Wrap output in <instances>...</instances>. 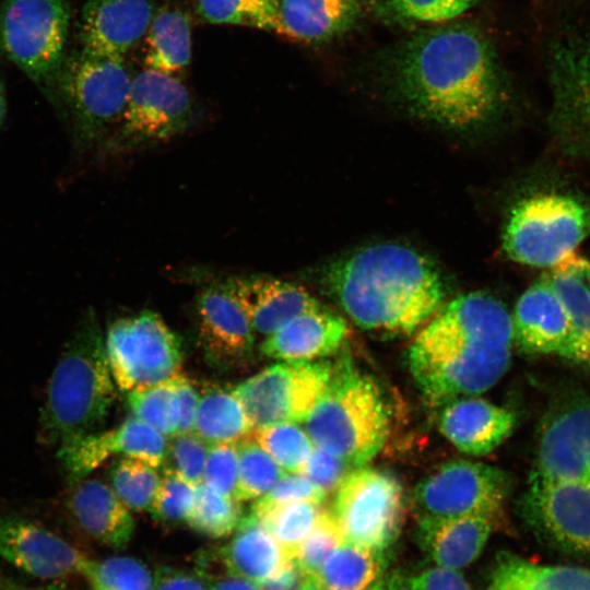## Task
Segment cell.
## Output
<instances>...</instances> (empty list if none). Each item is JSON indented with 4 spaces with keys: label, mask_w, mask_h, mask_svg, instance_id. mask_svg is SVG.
<instances>
[{
    "label": "cell",
    "mask_w": 590,
    "mask_h": 590,
    "mask_svg": "<svg viewBox=\"0 0 590 590\" xmlns=\"http://www.w3.org/2000/svg\"><path fill=\"white\" fill-rule=\"evenodd\" d=\"M511 314L491 295H461L435 314L409 349L411 374L434 404L482 393L507 371Z\"/></svg>",
    "instance_id": "obj_1"
},
{
    "label": "cell",
    "mask_w": 590,
    "mask_h": 590,
    "mask_svg": "<svg viewBox=\"0 0 590 590\" xmlns=\"http://www.w3.org/2000/svg\"><path fill=\"white\" fill-rule=\"evenodd\" d=\"M399 87L421 116L452 128L488 119L502 98L493 45L476 28L451 25L406 43L397 63Z\"/></svg>",
    "instance_id": "obj_2"
},
{
    "label": "cell",
    "mask_w": 590,
    "mask_h": 590,
    "mask_svg": "<svg viewBox=\"0 0 590 590\" xmlns=\"http://www.w3.org/2000/svg\"><path fill=\"white\" fill-rule=\"evenodd\" d=\"M327 288L364 329L411 333L440 308L445 286L436 267L412 248L378 244L331 264Z\"/></svg>",
    "instance_id": "obj_3"
},
{
    "label": "cell",
    "mask_w": 590,
    "mask_h": 590,
    "mask_svg": "<svg viewBox=\"0 0 590 590\" xmlns=\"http://www.w3.org/2000/svg\"><path fill=\"white\" fill-rule=\"evenodd\" d=\"M105 343L87 311L55 366L40 413V438L58 448L96 433L116 398Z\"/></svg>",
    "instance_id": "obj_4"
},
{
    "label": "cell",
    "mask_w": 590,
    "mask_h": 590,
    "mask_svg": "<svg viewBox=\"0 0 590 590\" xmlns=\"http://www.w3.org/2000/svg\"><path fill=\"white\" fill-rule=\"evenodd\" d=\"M545 17L551 125L560 148L590 164V0H546Z\"/></svg>",
    "instance_id": "obj_5"
},
{
    "label": "cell",
    "mask_w": 590,
    "mask_h": 590,
    "mask_svg": "<svg viewBox=\"0 0 590 590\" xmlns=\"http://www.w3.org/2000/svg\"><path fill=\"white\" fill-rule=\"evenodd\" d=\"M312 444L352 469L381 450L389 433L384 396L374 379L350 367L330 384L304 422Z\"/></svg>",
    "instance_id": "obj_6"
},
{
    "label": "cell",
    "mask_w": 590,
    "mask_h": 590,
    "mask_svg": "<svg viewBox=\"0 0 590 590\" xmlns=\"http://www.w3.org/2000/svg\"><path fill=\"white\" fill-rule=\"evenodd\" d=\"M132 78L123 58L84 49L64 58L54 86L69 113L78 149L96 145L118 126Z\"/></svg>",
    "instance_id": "obj_7"
},
{
    "label": "cell",
    "mask_w": 590,
    "mask_h": 590,
    "mask_svg": "<svg viewBox=\"0 0 590 590\" xmlns=\"http://www.w3.org/2000/svg\"><path fill=\"white\" fill-rule=\"evenodd\" d=\"M590 235V203L565 192H541L518 202L503 234L514 261L553 268Z\"/></svg>",
    "instance_id": "obj_8"
},
{
    "label": "cell",
    "mask_w": 590,
    "mask_h": 590,
    "mask_svg": "<svg viewBox=\"0 0 590 590\" xmlns=\"http://www.w3.org/2000/svg\"><path fill=\"white\" fill-rule=\"evenodd\" d=\"M70 0H3L0 49L40 86H54L66 58Z\"/></svg>",
    "instance_id": "obj_9"
},
{
    "label": "cell",
    "mask_w": 590,
    "mask_h": 590,
    "mask_svg": "<svg viewBox=\"0 0 590 590\" xmlns=\"http://www.w3.org/2000/svg\"><path fill=\"white\" fill-rule=\"evenodd\" d=\"M109 369L121 391L145 388L180 374L181 343L155 311L115 320L104 339Z\"/></svg>",
    "instance_id": "obj_10"
},
{
    "label": "cell",
    "mask_w": 590,
    "mask_h": 590,
    "mask_svg": "<svg viewBox=\"0 0 590 590\" xmlns=\"http://www.w3.org/2000/svg\"><path fill=\"white\" fill-rule=\"evenodd\" d=\"M403 511L401 483L388 472L364 465L345 475L331 514L344 541L386 551L399 535Z\"/></svg>",
    "instance_id": "obj_11"
},
{
    "label": "cell",
    "mask_w": 590,
    "mask_h": 590,
    "mask_svg": "<svg viewBox=\"0 0 590 590\" xmlns=\"http://www.w3.org/2000/svg\"><path fill=\"white\" fill-rule=\"evenodd\" d=\"M333 367L327 362L272 364L232 389L253 429L303 423L328 388Z\"/></svg>",
    "instance_id": "obj_12"
},
{
    "label": "cell",
    "mask_w": 590,
    "mask_h": 590,
    "mask_svg": "<svg viewBox=\"0 0 590 590\" xmlns=\"http://www.w3.org/2000/svg\"><path fill=\"white\" fill-rule=\"evenodd\" d=\"M191 119L185 84L176 75L145 69L132 78L115 143L131 149L166 141L182 133Z\"/></svg>",
    "instance_id": "obj_13"
},
{
    "label": "cell",
    "mask_w": 590,
    "mask_h": 590,
    "mask_svg": "<svg viewBox=\"0 0 590 590\" xmlns=\"http://www.w3.org/2000/svg\"><path fill=\"white\" fill-rule=\"evenodd\" d=\"M510 489L499 469L469 460H453L423 479L413 492L418 517L483 514L498 517Z\"/></svg>",
    "instance_id": "obj_14"
},
{
    "label": "cell",
    "mask_w": 590,
    "mask_h": 590,
    "mask_svg": "<svg viewBox=\"0 0 590 590\" xmlns=\"http://www.w3.org/2000/svg\"><path fill=\"white\" fill-rule=\"evenodd\" d=\"M527 522L560 551L590 557V488L530 475L522 499Z\"/></svg>",
    "instance_id": "obj_15"
},
{
    "label": "cell",
    "mask_w": 590,
    "mask_h": 590,
    "mask_svg": "<svg viewBox=\"0 0 590 590\" xmlns=\"http://www.w3.org/2000/svg\"><path fill=\"white\" fill-rule=\"evenodd\" d=\"M532 475L590 488V400L563 402L544 418Z\"/></svg>",
    "instance_id": "obj_16"
},
{
    "label": "cell",
    "mask_w": 590,
    "mask_h": 590,
    "mask_svg": "<svg viewBox=\"0 0 590 590\" xmlns=\"http://www.w3.org/2000/svg\"><path fill=\"white\" fill-rule=\"evenodd\" d=\"M0 556L38 578L84 576L92 559L42 524L21 516H0Z\"/></svg>",
    "instance_id": "obj_17"
},
{
    "label": "cell",
    "mask_w": 590,
    "mask_h": 590,
    "mask_svg": "<svg viewBox=\"0 0 590 590\" xmlns=\"http://www.w3.org/2000/svg\"><path fill=\"white\" fill-rule=\"evenodd\" d=\"M165 436L134 415L118 427L96 432L58 448L70 486L84 480L113 455H122L158 468L164 464Z\"/></svg>",
    "instance_id": "obj_18"
},
{
    "label": "cell",
    "mask_w": 590,
    "mask_h": 590,
    "mask_svg": "<svg viewBox=\"0 0 590 590\" xmlns=\"http://www.w3.org/2000/svg\"><path fill=\"white\" fill-rule=\"evenodd\" d=\"M199 342L205 358L219 367H237L252 356L255 331L226 290L212 285L196 300Z\"/></svg>",
    "instance_id": "obj_19"
},
{
    "label": "cell",
    "mask_w": 590,
    "mask_h": 590,
    "mask_svg": "<svg viewBox=\"0 0 590 590\" xmlns=\"http://www.w3.org/2000/svg\"><path fill=\"white\" fill-rule=\"evenodd\" d=\"M154 12V0H85L80 24L82 49L123 58L144 37Z\"/></svg>",
    "instance_id": "obj_20"
},
{
    "label": "cell",
    "mask_w": 590,
    "mask_h": 590,
    "mask_svg": "<svg viewBox=\"0 0 590 590\" xmlns=\"http://www.w3.org/2000/svg\"><path fill=\"white\" fill-rule=\"evenodd\" d=\"M253 331L272 334L294 317L321 304L303 286L264 275L235 276L222 283Z\"/></svg>",
    "instance_id": "obj_21"
},
{
    "label": "cell",
    "mask_w": 590,
    "mask_h": 590,
    "mask_svg": "<svg viewBox=\"0 0 590 590\" xmlns=\"http://www.w3.org/2000/svg\"><path fill=\"white\" fill-rule=\"evenodd\" d=\"M511 318L514 341L521 350L570 361L568 319L546 276L521 294Z\"/></svg>",
    "instance_id": "obj_22"
},
{
    "label": "cell",
    "mask_w": 590,
    "mask_h": 590,
    "mask_svg": "<svg viewBox=\"0 0 590 590\" xmlns=\"http://www.w3.org/2000/svg\"><path fill=\"white\" fill-rule=\"evenodd\" d=\"M515 423L510 410L474 397L447 402L439 416L441 434L458 450L472 456L496 449L511 434Z\"/></svg>",
    "instance_id": "obj_23"
},
{
    "label": "cell",
    "mask_w": 590,
    "mask_h": 590,
    "mask_svg": "<svg viewBox=\"0 0 590 590\" xmlns=\"http://www.w3.org/2000/svg\"><path fill=\"white\" fill-rule=\"evenodd\" d=\"M496 520V517L483 514L418 517L417 541L437 566L459 570L480 556Z\"/></svg>",
    "instance_id": "obj_24"
},
{
    "label": "cell",
    "mask_w": 590,
    "mask_h": 590,
    "mask_svg": "<svg viewBox=\"0 0 590 590\" xmlns=\"http://www.w3.org/2000/svg\"><path fill=\"white\" fill-rule=\"evenodd\" d=\"M347 332L346 321L321 305L294 317L268 335L260 350L275 359L310 362L337 351Z\"/></svg>",
    "instance_id": "obj_25"
},
{
    "label": "cell",
    "mask_w": 590,
    "mask_h": 590,
    "mask_svg": "<svg viewBox=\"0 0 590 590\" xmlns=\"http://www.w3.org/2000/svg\"><path fill=\"white\" fill-rule=\"evenodd\" d=\"M67 507L79 528L91 539L114 548L125 547L134 531L130 509L111 487L99 480L72 485Z\"/></svg>",
    "instance_id": "obj_26"
},
{
    "label": "cell",
    "mask_w": 590,
    "mask_h": 590,
    "mask_svg": "<svg viewBox=\"0 0 590 590\" xmlns=\"http://www.w3.org/2000/svg\"><path fill=\"white\" fill-rule=\"evenodd\" d=\"M590 261L575 252L546 276L558 296L570 330V361L590 374V291L586 281Z\"/></svg>",
    "instance_id": "obj_27"
},
{
    "label": "cell",
    "mask_w": 590,
    "mask_h": 590,
    "mask_svg": "<svg viewBox=\"0 0 590 590\" xmlns=\"http://www.w3.org/2000/svg\"><path fill=\"white\" fill-rule=\"evenodd\" d=\"M220 556L226 573L256 583L292 560L252 512L241 517Z\"/></svg>",
    "instance_id": "obj_28"
},
{
    "label": "cell",
    "mask_w": 590,
    "mask_h": 590,
    "mask_svg": "<svg viewBox=\"0 0 590 590\" xmlns=\"http://www.w3.org/2000/svg\"><path fill=\"white\" fill-rule=\"evenodd\" d=\"M357 12V0H279V34L304 43L328 40L347 30Z\"/></svg>",
    "instance_id": "obj_29"
},
{
    "label": "cell",
    "mask_w": 590,
    "mask_h": 590,
    "mask_svg": "<svg viewBox=\"0 0 590 590\" xmlns=\"http://www.w3.org/2000/svg\"><path fill=\"white\" fill-rule=\"evenodd\" d=\"M487 590H590V569L542 565L503 554L491 573Z\"/></svg>",
    "instance_id": "obj_30"
},
{
    "label": "cell",
    "mask_w": 590,
    "mask_h": 590,
    "mask_svg": "<svg viewBox=\"0 0 590 590\" xmlns=\"http://www.w3.org/2000/svg\"><path fill=\"white\" fill-rule=\"evenodd\" d=\"M143 38L145 69L176 75L189 64L191 23L182 10L164 7L154 12Z\"/></svg>",
    "instance_id": "obj_31"
},
{
    "label": "cell",
    "mask_w": 590,
    "mask_h": 590,
    "mask_svg": "<svg viewBox=\"0 0 590 590\" xmlns=\"http://www.w3.org/2000/svg\"><path fill=\"white\" fill-rule=\"evenodd\" d=\"M385 551L343 541L316 577L326 590H365L385 576Z\"/></svg>",
    "instance_id": "obj_32"
},
{
    "label": "cell",
    "mask_w": 590,
    "mask_h": 590,
    "mask_svg": "<svg viewBox=\"0 0 590 590\" xmlns=\"http://www.w3.org/2000/svg\"><path fill=\"white\" fill-rule=\"evenodd\" d=\"M193 432L212 445L246 439L251 436L252 427L232 391L209 387L199 398Z\"/></svg>",
    "instance_id": "obj_33"
},
{
    "label": "cell",
    "mask_w": 590,
    "mask_h": 590,
    "mask_svg": "<svg viewBox=\"0 0 590 590\" xmlns=\"http://www.w3.org/2000/svg\"><path fill=\"white\" fill-rule=\"evenodd\" d=\"M321 504L297 502L288 504L259 505L253 503L252 512L266 530L281 545L291 559L298 545L316 523Z\"/></svg>",
    "instance_id": "obj_34"
},
{
    "label": "cell",
    "mask_w": 590,
    "mask_h": 590,
    "mask_svg": "<svg viewBox=\"0 0 590 590\" xmlns=\"http://www.w3.org/2000/svg\"><path fill=\"white\" fill-rule=\"evenodd\" d=\"M194 3L208 23L280 33L279 0H194Z\"/></svg>",
    "instance_id": "obj_35"
},
{
    "label": "cell",
    "mask_w": 590,
    "mask_h": 590,
    "mask_svg": "<svg viewBox=\"0 0 590 590\" xmlns=\"http://www.w3.org/2000/svg\"><path fill=\"white\" fill-rule=\"evenodd\" d=\"M175 377L145 388L131 390L127 397L132 415L165 437L176 435L179 425L180 404Z\"/></svg>",
    "instance_id": "obj_36"
},
{
    "label": "cell",
    "mask_w": 590,
    "mask_h": 590,
    "mask_svg": "<svg viewBox=\"0 0 590 590\" xmlns=\"http://www.w3.org/2000/svg\"><path fill=\"white\" fill-rule=\"evenodd\" d=\"M240 500L220 494L204 483L196 486L193 507L186 523L210 538H223L234 532L241 519Z\"/></svg>",
    "instance_id": "obj_37"
},
{
    "label": "cell",
    "mask_w": 590,
    "mask_h": 590,
    "mask_svg": "<svg viewBox=\"0 0 590 590\" xmlns=\"http://www.w3.org/2000/svg\"><path fill=\"white\" fill-rule=\"evenodd\" d=\"M238 476L235 497L258 499L266 495L286 473L253 438L236 442Z\"/></svg>",
    "instance_id": "obj_38"
},
{
    "label": "cell",
    "mask_w": 590,
    "mask_h": 590,
    "mask_svg": "<svg viewBox=\"0 0 590 590\" xmlns=\"http://www.w3.org/2000/svg\"><path fill=\"white\" fill-rule=\"evenodd\" d=\"M155 469L141 460L122 457L109 468L110 487L129 509L149 510L161 482Z\"/></svg>",
    "instance_id": "obj_39"
},
{
    "label": "cell",
    "mask_w": 590,
    "mask_h": 590,
    "mask_svg": "<svg viewBox=\"0 0 590 590\" xmlns=\"http://www.w3.org/2000/svg\"><path fill=\"white\" fill-rule=\"evenodd\" d=\"M251 437L288 473H302L314 444L297 423L282 422L253 429Z\"/></svg>",
    "instance_id": "obj_40"
},
{
    "label": "cell",
    "mask_w": 590,
    "mask_h": 590,
    "mask_svg": "<svg viewBox=\"0 0 590 590\" xmlns=\"http://www.w3.org/2000/svg\"><path fill=\"white\" fill-rule=\"evenodd\" d=\"M84 577L93 590H152L153 575L140 560L115 556L92 560Z\"/></svg>",
    "instance_id": "obj_41"
},
{
    "label": "cell",
    "mask_w": 590,
    "mask_h": 590,
    "mask_svg": "<svg viewBox=\"0 0 590 590\" xmlns=\"http://www.w3.org/2000/svg\"><path fill=\"white\" fill-rule=\"evenodd\" d=\"M344 541L331 511L321 510L297 547L295 563L302 577H317L329 555Z\"/></svg>",
    "instance_id": "obj_42"
},
{
    "label": "cell",
    "mask_w": 590,
    "mask_h": 590,
    "mask_svg": "<svg viewBox=\"0 0 590 590\" xmlns=\"http://www.w3.org/2000/svg\"><path fill=\"white\" fill-rule=\"evenodd\" d=\"M194 497L196 486L172 470L164 469L149 510L156 521L163 523L186 522L193 507Z\"/></svg>",
    "instance_id": "obj_43"
},
{
    "label": "cell",
    "mask_w": 590,
    "mask_h": 590,
    "mask_svg": "<svg viewBox=\"0 0 590 590\" xmlns=\"http://www.w3.org/2000/svg\"><path fill=\"white\" fill-rule=\"evenodd\" d=\"M167 444L165 469L172 470L193 486L203 482L209 444L196 433L176 434Z\"/></svg>",
    "instance_id": "obj_44"
},
{
    "label": "cell",
    "mask_w": 590,
    "mask_h": 590,
    "mask_svg": "<svg viewBox=\"0 0 590 590\" xmlns=\"http://www.w3.org/2000/svg\"><path fill=\"white\" fill-rule=\"evenodd\" d=\"M237 476L236 442L209 445L202 483L220 494L235 496Z\"/></svg>",
    "instance_id": "obj_45"
},
{
    "label": "cell",
    "mask_w": 590,
    "mask_h": 590,
    "mask_svg": "<svg viewBox=\"0 0 590 590\" xmlns=\"http://www.w3.org/2000/svg\"><path fill=\"white\" fill-rule=\"evenodd\" d=\"M479 0H388L397 15L420 22L452 20L474 7Z\"/></svg>",
    "instance_id": "obj_46"
},
{
    "label": "cell",
    "mask_w": 590,
    "mask_h": 590,
    "mask_svg": "<svg viewBox=\"0 0 590 590\" xmlns=\"http://www.w3.org/2000/svg\"><path fill=\"white\" fill-rule=\"evenodd\" d=\"M327 494L299 473H285L263 496L256 499L259 505L311 502L321 504Z\"/></svg>",
    "instance_id": "obj_47"
},
{
    "label": "cell",
    "mask_w": 590,
    "mask_h": 590,
    "mask_svg": "<svg viewBox=\"0 0 590 590\" xmlns=\"http://www.w3.org/2000/svg\"><path fill=\"white\" fill-rule=\"evenodd\" d=\"M350 469L344 461L314 445L300 474L328 494L337 491Z\"/></svg>",
    "instance_id": "obj_48"
},
{
    "label": "cell",
    "mask_w": 590,
    "mask_h": 590,
    "mask_svg": "<svg viewBox=\"0 0 590 590\" xmlns=\"http://www.w3.org/2000/svg\"><path fill=\"white\" fill-rule=\"evenodd\" d=\"M400 590H471L458 569L435 566L401 580Z\"/></svg>",
    "instance_id": "obj_49"
},
{
    "label": "cell",
    "mask_w": 590,
    "mask_h": 590,
    "mask_svg": "<svg viewBox=\"0 0 590 590\" xmlns=\"http://www.w3.org/2000/svg\"><path fill=\"white\" fill-rule=\"evenodd\" d=\"M152 590H209L208 582L200 575L190 571L162 567L153 576Z\"/></svg>",
    "instance_id": "obj_50"
},
{
    "label": "cell",
    "mask_w": 590,
    "mask_h": 590,
    "mask_svg": "<svg viewBox=\"0 0 590 590\" xmlns=\"http://www.w3.org/2000/svg\"><path fill=\"white\" fill-rule=\"evenodd\" d=\"M177 393L180 404V417L177 434L193 432L199 393L191 381L184 375L178 374L175 377Z\"/></svg>",
    "instance_id": "obj_51"
},
{
    "label": "cell",
    "mask_w": 590,
    "mask_h": 590,
    "mask_svg": "<svg viewBox=\"0 0 590 590\" xmlns=\"http://www.w3.org/2000/svg\"><path fill=\"white\" fill-rule=\"evenodd\" d=\"M300 580V570L295 560L292 559L258 586L260 590H296Z\"/></svg>",
    "instance_id": "obj_52"
},
{
    "label": "cell",
    "mask_w": 590,
    "mask_h": 590,
    "mask_svg": "<svg viewBox=\"0 0 590 590\" xmlns=\"http://www.w3.org/2000/svg\"><path fill=\"white\" fill-rule=\"evenodd\" d=\"M209 590H260L258 583L226 573L208 583Z\"/></svg>",
    "instance_id": "obj_53"
},
{
    "label": "cell",
    "mask_w": 590,
    "mask_h": 590,
    "mask_svg": "<svg viewBox=\"0 0 590 590\" xmlns=\"http://www.w3.org/2000/svg\"><path fill=\"white\" fill-rule=\"evenodd\" d=\"M402 577L397 574L384 576L376 583L365 590H400Z\"/></svg>",
    "instance_id": "obj_54"
},
{
    "label": "cell",
    "mask_w": 590,
    "mask_h": 590,
    "mask_svg": "<svg viewBox=\"0 0 590 590\" xmlns=\"http://www.w3.org/2000/svg\"><path fill=\"white\" fill-rule=\"evenodd\" d=\"M0 590H66V589L61 587H55V586L32 589V588L22 587L15 582L4 579L0 581Z\"/></svg>",
    "instance_id": "obj_55"
},
{
    "label": "cell",
    "mask_w": 590,
    "mask_h": 590,
    "mask_svg": "<svg viewBox=\"0 0 590 590\" xmlns=\"http://www.w3.org/2000/svg\"><path fill=\"white\" fill-rule=\"evenodd\" d=\"M296 590H326L316 577H302Z\"/></svg>",
    "instance_id": "obj_56"
},
{
    "label": "cell",
    "mask_w": 590,
    "mask_h": 590,
    "mask_svg": "<svg viewBox=\"0 0 590 590\" xmlns=\"http://www.w3.org/2000/svg\"><path fill=\"white\" fill-rule=\"evenodd\" d=\"M5 114H7L5 88H4V84L2 80L0 79V129L3 125Z\"/></svg>",
    "instance_id": "obj_57"
},
{
    "label": "cell",
    "mask_w": 590,
    "mask_h": 590,
    "mask_svg": "<svg viewBox=\"0 0 590 590\" xmlns=\"http://www.w3.org/2000/svg\"><path fill=\"white\" fill-rule=\"evenodd\" d=\"M586 281H587V284H588V288H589V291H590V268H589V270H588V272H587Z\"/></svg>",
    "instance_id": "obj_58"
}]
</instances>
